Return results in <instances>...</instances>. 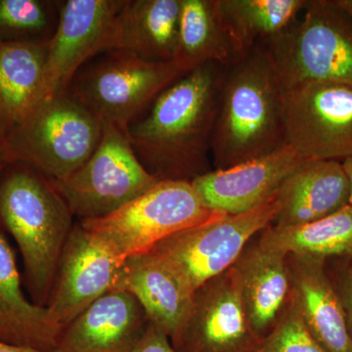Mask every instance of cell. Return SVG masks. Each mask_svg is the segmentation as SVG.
<instances>
[{"mask_svg":"<svg viewBox=\"0 0 352 352\" xmlns=\"http://www.w3.org/2000/svg\"><path fill=\"white\" fill-rule=\"evenodd\" d=\"M238 59L227 36L217 0H182L173 63L183 74L207 63L228 66Z\"/></svg>","mask_w":352,"mask_h":352,"instance_id":"23","label":"cell"},{"mask_svg":"<svg viewBox=\"0 0 352 352\" xmlns=\"http://www.w3.org/2000/svg\"><path fill=\"white\" fill-rule=\"evenodd\" d=\"M293 258L289 300L308 331L326 352H352L346 311L324 271V259L296 256Z\"/></svg>","mask_w":352,"mask_h":352,"instance_id":"19","label":"cell"},{"mask_svg":"<svg viewBox=\"0 0 352 352\" xmlns=\"http://www.w3.org/2000/svg\"><path fill=\"white\" fill-rule=\"evenodd\" d=\"M289 302L274 328L252 352H326L308 331L295 305Z\"/></svg>","mask_w":352,"mask_h":352,"instance_id":"27","label":"cell"},{"mask_svg":"<svg viewBox=\"0 0 352 352\" xmlns=\"http://www.w3.org/2000/svg\"><path fill=\"white\" fill-rule=\"evenodd\" d=\"M223 214L210 210L191 182L159 180L112 214L80 223L116 256L126 261L152 251L180 231Z\"/></svg>","mask_w":352,"mask_h":352,"instance_id":"6","label":"cell"},{"mask_svg":"<svg viewBox=\"0 0 352 352\" xmlns=\"http://www.w3.org/2000/svg\"><path fill=\"white\" fill-rule=\"evenodd\" d=\"M182 75L173 61H151L126 51L112 50L105 59L76 76L68 94L102 124L126 129Z\"/></svg>","mask_w":352,"mask_h":352,"instance_id":"7","label":"cell"},{"mask_svg":"<svg viewBox=\"0 0 352 352\" xmlns=\"http://www.w3.org/2000/svg\"><path fill=\"white\" fill-rule=\"evenodd\" d=\"M124 1L61 2L56 29L46 48L43 101L68 94L78 69L99 52L108 25Z\"/></svg>","mask_w":352,"mask_h":352,"instance_id":"13","label":"cell"},{"mask_svg":"<svg viewBox=\"0 0 352 352\" xmlns=\"http://www.w3.org/2000/svg\"><path fill=\"white\" fill-rule=\"evenodd\" d=\"M259 340L232 266L197 289L191 319L173 346L179 352H252Z\"/></svg>","mask_w":352,"mask_h":352,"instance_id":"12","label":"cell"},{"mask_svg":"<svg viewBox=\"0 0 352 352\" xmlns=\"http://www.w3.org/2000/svg\"><path fill=\"white\" fill-rule=\"evenodd\" d=\"M336 2L352 18V0H336Z\"/></svg>","mask_w":352,"mask_h":352,"instance_id":"33","label":"cell"},{"mask_svg":"<svg viewBox=\"0 0 352 352\" xmlns=\"http://www.w3.org/2000/svg\"><path fill=\"white\" fill-rule=\"evenodd\" d=\"M149 320L131 294L113 289L63 329L58 352H131Z\"/></svg>","mask_w":352,"mask_h":352,"instance_id":"16","label":"cell"},{"mask_svg":"<svg viewBox=\"0 0 352 352\" xmlns=\"http://www.w3.org/2000/svg\"><path fill=\"white\" fill-rule=\"evenodd\" d=\"M116 289L131 294L148 320L166 333L173 344L193 314L195 289L170 259L154 250L124 261Z\"/></svg>","mask_w":352,"mask_h":352,"instance_id":"15","label":"cell"},{"mask_svg":"<svg viewBox=\"0 0 352 352\" xmlns=\"http://www.w3.org/2000/svg\"><path fill=\"white\" fill-rule=\"evenodd\" d=\"M302 12L264 43L284 90L310 82L352 87V18L336 0H307Z\"/></svg>","mask_w":352,"mask_h":352,"instance_id":"4","label":"cell"},{"mask_svg":"<svg viewBox=\"0 0 352 352\" xmlns=\"http://www.w3.org/2000/svg\"><path fill=\"white\" fill-rule=\"evenodd\" d=\"M102 126L100 143L87 163L66 179L50 182L82 220L108 217L159 182L139 161L126 129Z\"/></svg>","mask_w":352,"mask_h":352,"instance_id":"8","label":"cell"},{"mask_svg":"<svg viewBox=\"0 0 352 352\" xmlns=\"http://www.w3.org/2000/svg\"><path fill=\"white\" fill-rule=\"evenodd\" d=\"M47 41H0V131L19 124L43 101Z\"/></svg>","mask_w":352,"mask_h":352,"instance_id":"22","label":"cell"},{"mask_svg":"<svg viewBox=\"0 0 352 352\" xmlns=\"http://www.w3.org/2000/svg\"><path fill=\"white\" fill-rule=\"evenodd\" d=\"M349 197L342 162L308 160L278 190L279 212L273 226H302L323 219L349 206Z\"/></svg>","mask_w":352,"mask_h":352,"instance_id":"18","label":"cell"},{"mask_svg":"<svg viewBox=\"0 0 352 352\" xmlns=\"http://www.w3.org/2000/svg\"><path fill=\"white\" fill-rule=\"evenodd\" d=\"M307 0H217L227 36L239 58L298 19Z\"/></svg>","mask_w":352,"mask_h":352,"instance_id":"24","label":"cell"},{"mask_svg":"<svg viewBox=\"0 0 352 352\" xmlns=\"http://www.w3.org/2000/svg\"><path fill=\"white\" fill-rule=\"evenodd\" d=\"M226 66L201 65L164 89L127 135L157 180L190 182L212 170V143Z\"/></svg>","mask_w":352,"mask_h":352,"instance_id":"1","label":"cell"},{"mask_svg":"<svg viewBox=\"0 0 352 352\" xmlns=\"http://www.w3.org/2000/svg\"><path fill=\"white\" fill-rule=\"evenodd\" d=\"M16 164L0 180V222L19 248L32 302L46 307L74 215L50 180Z\"/></svg>","mask_w":352,"mask_h":352,"instance_id":"3","label":"cell"},{"mask_svg":"<svg viewBox=\"0 0 352 352\" xmlns=\"http://www.w3.org/2000/svg\"><path fill=\"white\" fill-rule=\"evenodd\" d=\"M131 352H179L171 344L170 338L149 321L144 333Z\"/></svg>","mask_w":352,"mask_h":352,"instance_id":"28","label":"cell"},{"mask_svg":"<svg viewBox=\"0 0 352 352\" xmlns=\"http://www.w3.org/2000/svg\"><path fill=\"white\" fill-rule=\"evenodd\" d=\"M308 161L289 145L223 170L208 171L191 183L210 210L239 214L276 195L289 175Z\"/></svg>","mask_w":352,"mask_h":352,"instance_id":"14","label":"cell"},{"mask_svg":"<svg viewBox=\"0 0 352 352\" xmlns=\"http://www.w3.org/2000/svg\"><path fill=\"white\" fill-rule=\"evenodd\" d=\"M286 144L308 160L352 157V87L303 82L285 90Z\"/></svg>","mask_w":352,"mask_h":352,"instance_id":"10","label":"cell"},{"mask_svg":"<svg viewBox=\"0 0 352 352\" xmlns=\"http://www.w3.org/2000/svg\"><path fill=\"white\" fill-rule=\"evenodd\" d=\"M14 163L6 144V134L0 131V175Z\"/></svg>","mask_w":352,"mask_h":352,"instance_id":"30","label":"cell"},{"mask_svg":"<svg viewBox=\"0 0 352 352\" xmlns=\"http://www.w3.org/2000/svg\"><path fill=\"white\" fill-rule=\"evenodd\" d=\"M61 2L0 0V41L44 43L52 38Z\"/></svg>","mask_w":352,"mask_h":352,"instance_id":"26","label":"cell"},{"mask_svg":"<svg viewBox=\"0 0 352 352\" xmlns=\"http://www.w3.org/2000/svg\"><path fill=\"white\" fill-rule=\"evenodd\" d=\"M346 311L347 326L352 338V271L346 270L340 274L337 289Z\"/></svg>","mask_w":352,"mask_h":352,"instance_id":"29","label":"cell"},{"mask_svg":"<svg viewBox=\"0 0 352 352\" xmlns=\"http://www.w3.org/2000/svg\"><path fill=\"white\" fill-rule=\"evenodd\" d=\"M182 0H126L109 24L100 51L120 50L170 62L177 44Z\"/></svg>","mask_w":352,"mask_h":352,"instance_id":"17","label":"cell"},{"mask_svg":"<svg viewBox=\"0 0 352 352\" xmlns=\"http://www.w3.org/2000/svg\"><path fill=\"white\" fill-rule=\"evenodd\" d=\"M0 352H58L43 351L38 349H30V347L15 346V344H6V342H0Z\"/></svg>","mask_w":352,"mask_h":352,"instance_id":"31","label":"cell"},{"mask_svg":"<svg viewBox=\"0 0 352 352\" xmlns=\"http://www.w3.org/2000/svg\"><path fill=\"white\" fill-rule=\"evenodd\" d=\"M124 263L82 224L74 226L46 305L52 323L63 331L92 303L116 289Z\"/></svg>","mask_w":352,"mask_h":352,"instance_id":"11","label":"cell"},{"mask_svg":"<svg viewBox=\"0 0 352 352\" xmlns=\"http://www.w3.org/2000/svg\"><path fill=\"white\" fill-rule=\"evenodd\" d=\"M102 134L100 120L66 94L39 103L6 139L14 163L56 182L87 163Z\"/></svg>","mask_w":352,"mask_h":352,"instance_id":"5","label":"cell"},{"mask_svg":"<svg viewBox=\"0 0 352 352\" xmlns=\"http://www.w3.org/2000/svg\"><path fill=\"white\" fill-rule=\"evenodd\" d=\"M278 212L275 195L249 212L220 215L180 231L153 250L170 259L197 291L230 270L250 240L274 223Z\"/></svg>","mask_w":352,"mask_h":352,"instance_id":"9","label":"cell"},{"mask_svg":"<svg viewBox=\"0 0 352 352\" xmlns=\"http://www.w3.org/2000/svg\"><path fill=\"white\" fill-rule=\"evenodd\" d=\"M284 94L264 43L226 66L212 135L214 170L231 168L286 145Z\"/></svg>","mask_w":352,"mask_h":352,"instance_id":"2","label":"cell"},{"mask_svg":"<svg viewBox=\"0 0 352 352\" xmlns=\"http://www.w3.org/2000/svg\"><path fill=\"white\" fill-rule=\"evenodd\" d=\"M252 333L258 340L271 332L291 298V270L287 256L258 244L234 264Z\"/></svg>","mask_w":352,"mask_h":352,"instance_id":"20","label":"cell"},{"mask_svg":"<svg viewBox=\"0 0 352 352\" xmlns=\"http://www.w3.org/2000/svg\"><path fill=\"white\" fill-rule=\"evenodd\" d=\"M61 333L50 320L46 307L25 298L15 254L0 230V342L54 351Z\"/></svg>","mask_w":352,"mask_h":352,"instance_id":"21","label":"cell"},{"mask_svg":"<svg viewBox=\"0 0 352 352\" xmlns=\"http://www.w3.org/2000/svg\"><path fill=\"white\" fill-rule=\"evenodd\" d=\"M261 247L288 256L325 259L352 254V206L302 226H271L263 230Z\"/></svg>","mask_w":352,"mask_h":352,"instance_id":"25","label":"cell"},{"mask_svg":"<svg viewBox=\"0 0 352 352\" xmlns=\"http://www.w3.org/2000/svg\"><path fill=\"white\" fill-rule=\"evenodd\" d=\"M344 170L346 171L347 178H349V185H351V197H349V205L352 206V157L342 162Z\"/></svg>","mask_w":352,"mask_h":352,"instance_id":"32","label":"cell"}]
</instances>
